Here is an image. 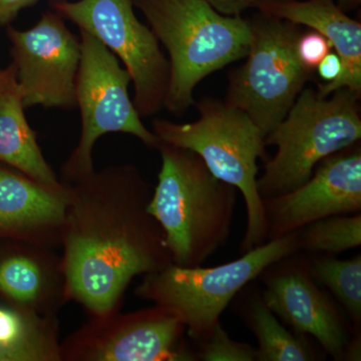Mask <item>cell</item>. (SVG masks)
<instances>
[{
	"label": "cell",
	"mask_w": 361,
	"mask_h": 361,
	"mask_svg": "<svg viewBox=\"0 0 361 361\" xmlns=\"http://www.w3.org/2000/svg\"><path fill=\"white\" fill-rule=\"evenodd\" d=\"M68 185L61 256L68 300L90 316L120 310L134 278L172 264L165 233L148 210L153 188L132 164Z\"/></svg>",
	"instance_id": "cell-1"
},
{
	"label": "cell",
	"mask_w": 361,
	"mask_h": 361,
	"mask_svg": "<svg viewBox=\"0 0 361 361\" xmlns=\"http://www.w3.org/2000/svg\"><path fill=\"white\" fill-rule=\"evenodd\" d=\"M161 169L148 210L165 233L173 264L198 267L231 236L236 189L190 149L160 144Z\"/></svg>",
	"instance_id": "cell-2"
},
{
	"label": "cell",
	"mask_w": 361,
	"mask_h": 361,
	"mask_svg": "<svg viewBox=\"0 0 361 361\" xmlns=\"http://www.w3.org/2000/svg\"><path fill=\"white\" fill-rule=\"evenodd\" d=\"M169 54L170 80L165 106L182 116L195 104L194 90L204 78L246 58L249 20L223 16L205 0H133Z\"/></svg>",
	"instance_id": "cell-3"
},
{
	"label": "cell",
	"mask_w": 361,
	"mask_h": 361,
	"mask_svg": "<svg viewBox=\"0 0 361 361\" xmlns=\"http://www.w3.org/2000/svg\"><path fill=\"white\" fill-rule=\"evenodd\" d=\"M199 118L178 123L155 118L153 133L161 144L190 149L216 178L243 195L247 226L243 253L267 242L264 206L259 195V159L266 161L265 137L247 114L225 102L203 97L195 102Z\"/></svg>",
	"instance_id": "cell-4"
},
{
	"label": "cell",
	"mask_w": 361,
	"mask_h": 361,
	"mask_svg": "<svg viewBox=\"0 0 361 361\" xmlns=\"http://www.w3.org/2000/svg\"><path fill=\"white\" fill-rule=\"evenodd\" d=\"M360 97L348 89L323 97L314 87H304L284 120L265 137L266 146L277 151L257 179L262 200L293 191L320 161L360 142Z\"/></svg>",
	"instance_id": "cell-5"
},
{
	"label": "cell",
	"mask_w": 361,
	"mask_h": 361,
	"mask_svg": "<svg viewBox=\"0 0 361 361\" xmlns=\"http://www.w3.org/2000/svg\"><path fill=\"white\" fill-rule=\"evenodd\" d=\"M299 230L268 240L231 262L215 267L170 264L145 275L135 295L165 308L184 323L192 342L201 341L221 322V315L242 289L271 264L300 253Z\"/></svg>",
	"instance_id": "cell-6"
},
{
	"label": "cell",
	"mask_w": 361,
	"mask_h": 361,
	"mask_svg": "<svg viewBox=\"0 0 361 361\" xmlns=\"http://www.w3.org/2000/svg\"><path fill=\"white\" fill-rule=\"evenodd\" d=\"M248 20L246 63L230 73L224 102L247 114L266 137L284 120L314 73L297 54L300 25L260 11Z\"/></svg>",
	"instance_id": "cell-7"
},
{
	"label": "cell",
	"mask_w": 361,
	"mask_h": 361,
	"mask_svg": "<svg viewBox=\"0 0 361 361\" xmlns=\"http://www.w3.org/2000/svg\"><path fill=\"white\" fill-rule=\"evenodd\" d=\"M80 61L75 99L80 114V135L77 147L61 169L68 184L92 174L94 145L103 135L121 133L134 135L148 148L160 146L157 135L142 122L129 94L132 82L115 54L90 33L80 30Z\"/></svg>",
	"instance_id": "cell-8"
},
{
	"label": "cell",
	"mask_w": 361,
	"mask_h": 361,
	"mask_svg": "<svg viewBox=\"0 0 361 361\" xmlns=\"http://www.w3.org/2000/svg\"><path fill=\"white\" fill-rule=\"evenodd\" d=\"M51 6L122 61L134 85L133 103L141 118L163 110L170 63L151 28L135 16L133 0H52Z\"/></svg>",
	"instance_id": "cell-9"
},
{
	"label": "cell",
	"mask_w": 361,
	"mask_h": 361,
	"mask_svg": "<svg viewBox=\"0 0 361 361\" xmlns=\"http://www.w3.org/2000/svg\"><path fill=\"white\" fill-rule=\"evenodd\" d=\"M177 316L154 305L134 312L113 311L61 341V361H196Z\"/></svg>",
	"instance_id": "cell-10"
},
{
	"label": "cell",
	"mask_w": 361,
	"mask_h": 361,
	"mask_svg": "<svg viewBox=\"0 0 361 361\" xmlns=\"http://www.w3.org/2000/svg\"><path fill=\"white\" fill-rule=\"evenodd\" d=\"M6 33L25 109H77L80 42L65 20L56 11H45L28 30L8 25Z\"/></svg>",
	"instance_id": "cell-11"
},
{
	"label": "cell",
	"mask_w": 361,
	"mask_h": 361,
	"mask_svg": "<svg viewBox=\"0 0 361 361\" xmlns=\"http://www.w3.org/2000/svg\"><path fill=\"white\" fill-rule=\"evenodd\" d=\"M298 253L273 263L261 273L263 298L295 334L313 337L324 353L336 360H344L353 337L350 331L355 329L316 283Z\"/></svg>",
	"instance_id": "cell-12"
},
{
	"label": "cell",
	"mask_w": 361,
	"mask_h": 361,
	"mask_svg": "<svg viewBox=\"0 0 361 361\" xmlns=\"http://www.w3.org/2000/svg\"><path fill=\"white\" fill-rule=\"evenodd\" d=\"M268 240L302 229L315 221L361 212L360 142L327 157L303 185L263 200Z\"/></svg>",
	"instance_id": "cell-13"
},
{
	"label": "cell",
	"mask_w": 361,
	"mask_h": 361,
	"mask_svg": "<svg viewBox=\"0 0 361 361\" xmlns=\"http://www.w3.org/2000/svg\"><path fill=\"white\" fill-rule=\"evenodd\" d=\"M68 185L49 186L0 165V238L61 248Z\"/></svg>",
	"instance_id": "cell-14"
},
{
	"label": "cell",
	"mask_w": 361,
	"mask_h": 361,
	"mask_svg": "<svg viewBox=\"0 0 361 361\" xmlns=\"http://www.w3.org/2000/svg\"><path fill=\"white\" fill-rule=\"evenodd\" d=\"M0 294L11 305L44 316H58L66 302V280L56 250L14 241L0 254Z\"/></svg>",
	"instance_id": "cell-15"
},
{
	"label": "cell",
	"mask_w": 361,
	"mask_h": 361,
	"mask_svg": "<svg viewBox=\"0 0 361 361\" xmlns=\"http://www.w3.org/2000/svg\"><path fill=\"white\" fill-rule=\"evenodd\" d=\"M260 13L304 25L326 37L343 63L341 77L332 84H317L323 97L339 89L361 96V25L349 18L334 0H263Z\"/></svg>",
	"instance_id": "cell-16"
},
{
	"label": "cell",
	"mask_w": 361,
	"mask_h": 361,
	"mask_svg": "<svg viewBox=\"0 0 361 361\" xmlns=\"http://www.w3.org/2000/svg\"><path fill=\"white\" fill-rule=\"evenodd\" d=\"M25 110L16 68L11 63L0 70V164L42 184L59 186L61 180L44 158Z\"/></svg>",
	"instance_id": "cell-17"
},
{
	"label": "cell",
	"mask_w": 361,
	"mask_h": 361,
	"mask_svg": "<svg viewBox=\"0 0 361 361\" xmlns=\"http://www.w3.org/2000/svg\"><path fill=\"white\" fill-rule=\"evenodd\" d=\"M56 316L0 306V361H61Z\"/></svg>",
	"instance_id": "cell-18"
},
{
	"label": "cell",
	"mask_w": 361,
	"mask_h": 361,
	"mask_svg": "<svg viewBox=\"0 0 361 361\" xmlns=\"http://www.w3.org/2000/svg\"><path fill=\"white\" fill-rule=\"evenodd\" d=\"M245 292L239 300V314L257 339V361L322 360L307 336L293 334L281 324L265 303L262 293Z\"/></svg>",
	"instance_id": "cell-19"
},
{
	"label": "cell",
	"mask_w": 361,
	"mask_h": 361,
	"mask_svg": "<svg viewBox=\"0 0 361 361\" xmlns=\"http://www.w3.org/2000/svg\"><path fill=\"white\" fill-rule=\"evenodd\" d=\"M316 283L326 287L345 311L353 329L361 325V255L341 260L329 254L303 256Z\"/></svg>",
	"instance_id": "cell-20"
},
{
	"label": "cell",
	"mask_w": 361,
	"mask_h": 361,
	"mask_svg": "<svg viewBox=\"0 0 361 361\" xmlns=\"http://www.w3.org/2000/svg\"><path fill=\"white\" fill-rule=\"evenodd\" d=\"M299 251L337 255L361 245V214L336 215L299 230Z\"/></svg>",
	"instance_id": "cell-21"
},
{
	"label": "cell",
	"mask_w": 361,
	"mask_h": 361,
	"mask_svg": "<svg viewBox=\"0 0 361 361\" xmlns=\"http://www.w3.org/2000/svg\"><path fill=\"white\" fill-rule=\"evenodd\" d=\"M193 344L198 361H257L256 348L232 339L221 322Z\"/></svg>",
	"instance_id": "cell-22"
},
{
	"label": "cell",
	"mask_w": 361,
	"mask_h": 361,
	"mask_svg": "<svg viewBox=\"0 0 361 361\" xmlns=\"http://www.w3.org/2000/svg\"><path fill=\"white\" fill-rule=\"evenodd\" d=\"M331 51L332 47L329 39L313 30L301 32L297 42V54L299 59L306 68L313 73L322 59Z\"/></svg>",
	"instance_id": "cell-23"
},
{
	"label": "cell",
	"mask_w": 361,
	"mask_h": 361,
	"mask_svg": "<svg viewBox=\"0 0 361 361\" xmlns=\"http://www.w3.org/2000/svg\"><path fill=\"white\" fill-rule=\"evenodd\" d=\"M217 13L227 16H242L249 8H255L256 4L263 0H205Z\"/></svg>",
	"instance_id": "cell-24"
},
{
	"label": "cell",
	"mask_w": 361,
	"mask_h": 361,
	"mask_svg": "<svg viewBox=\"0 0 361 361\" xmlns=\"http://www.w3.org/2000/svg\"><path fill=\"white\" fill-rule=\"evenodd\" d=\"M319 77L326 84L336 82L341 77L343 63L336 51H329L316 68Z\"/></svg>",
	"instance_id": "cell-25"
},
{
	"label": "cell",
	"mask_w": 361,
	"mask_h": 361,
	"mask_svg": "<svg viewBox=\"0 0 361 361\" xmlns=\"http://www.w3.org/2000/svg\"><path fill=\"white\" fill-rule=\"evenodd\" d=\"M37 2L39 0H0V27L11 25L20 11Z\"/></svg>",
	"instance_id": "cell-26"
},
{
	"label": "cell",
	"mask_w": 361,
	"mask_h": 361,
	"mask_svg": "<svg viewBox=\"0 0 361 361\" xmlns=\"http://www.w3.org/2000/svg\"><path fill=\"white\" fill-rule=\"evenodd\" d=\"M361 339L360 331L355 332L345 351L344 360L360 361L361 360Z\"/></svg>",
	"instance_id": "cell-27"
},
{
	"label": "cell",
	"mask_w": 361,
	"mask_h": 361,
	"mask_svg": "<svg viewBox=\"0 0 361 361\" xmlns=\"http://www.w3.org/2000/svg\"><path fill=\"white\" fill-rule=\"evenodd\" d=\"M337 6L344 13L355 11L361 4V0H337Z\"/></svg>",
	"instance_id": "cell-28"
}]
</instances>
